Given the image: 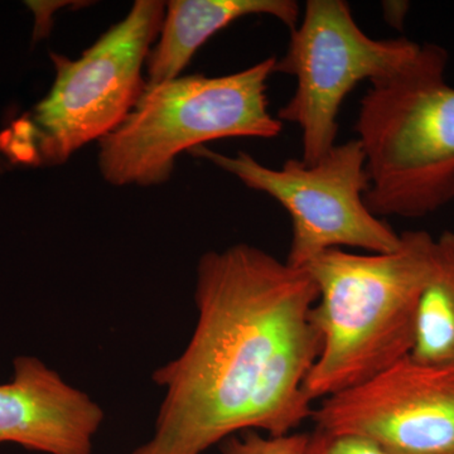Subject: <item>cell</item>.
Wrapping results in <instances>:
<instances>
[{
	"mask_svg": "<svg viewBox=\"0 0 454 454\" xmlns=\"http://www.w3.org/2000/svg\"><path fill=\"white\" fill-rule=\"evenodd\" d=\"M270 56L223 76L181 74L148 83L129 115L100 140L98 167L115 187H153L172 177L176 160L205 143L227 138H277L283 122L271 115Z\"/></svg>",
	"mask_w": 454,
	"mask_h": 454,
	"instance_id": "5",
	"label": "cell"
},
{
	"mask_svg": "<svg viewBox=\"0 0 454 454\" xmlns=\"http://www.w3.org/2000/svg\"><path fill=\"white\" fill-rule=\"evenodd\" d=\"M309 434L262 435L247 432L223 443V454H306Z\"/></svg>",
	"mask_w": 454,
	"mask_h": 454,
	"instance_id": "12",
	"label": "cell"
},
{
	"mask_svg": "<svg viewBox=\"0 0 454 454\" xmlns=\"http://www.w3.org/2000/svg\"><path fill=\"white\" fill-rule=\"evenodd\" d=\"M317 298L306 268L253 245L203 254L195 330L152 375L162 404L131 454H205L238 433L289 434L312 418L304 387L321 349Z\"/></svg>",
	"mask_w": 454,
	"mask_h": 454,
	"instance_id": "1",
	"label": "cell"
},
{
	"mask_svg": "<svg viewBox=\"0 0 454 454\" xmlns=\"http://www.w3.org/2000/svg\"><path fill=\"white\" fill-rule=\"evenodd\" d=\"M103 408L47 366L18 356L13 379L0 384V444L43 454H92Z\"/></svg>",
	"mask_w": 454,
	"mask_h": 454,
	"instance_id": "9",
	"label": "cell"
},
{
	"mask_svg": "<svg viewBox=\"0 0 454 454\" xmlns=\"http://www.w3.org/2000/svg\"><path fill=\"white\" fill-rule=\"evenodd\" d=\"M249 16L274 17L291 29L298 26L300 4L294 0H172L160 35L146 61V82L181 76L197 51L212 35Z\"/></svg>",
	"mask_w": 454,
	"mask_h": 454,
	"instance_id": "10",
	"label": "cell"
},
{
	"mask_svg": "<svg viewBox=\"0 0 454 454\" xmlns=\"http://www.w3.org/2000/svg\"><path fill=\"white\" fill-rule=\"evenodd\" d=\"M190 154L215 164L286 208L292 221L286 262L293 267L304 268L331 249L389 253L402 241L387 221L367 207L369 178L357 139L334 145L316 163L292 158L282 168H269L247 152L226 155L202 145Z\"/></svg>",
	"mask_w": 454,
	"mask_h": 454,
	"instance_id": "6",
	"label": "cell"
},
{
	"mask_svg": "<svg viewBox=\"0 0 454 454\" xmlns=\"http://www.w3.org/2000/svg\"><path fill=\"white\" fill-rule=\"evenodd\" d=\"M411 357L454 366V232L435 238L426 286L418 306Z\"/></svg>",
	"mask_w": 454,
	"mask_h": 454,
	"instance_id": "11",
	"label": "cell"
},
{
	"mask_svg": "<svg viewBox=\"0 0 454 454\" xmlns=\"http://www.w3.org/2000/svg\"><path fill=\"white\" fill-rule=\"evenodd\" d=\"M422 44L405 38L373 40L343 0H309L276 74H292L297 89L277 118L301 133V158L316 163L336 145L343 101L358 83L389 79L417 59Z\"/></svg>",
	"mask_w": 454,
	"mask_h": 454,
	"instance_id": "7",
	"label": "cell"
},
{
	"mask_svg": "<svg viewBox=\"0 0 454 454\" xmlns=\"http://www.w3.org/2000/svg\"><path fill=\"white\" fill-rule=\"evenodd\" d=\"M316 428L356 435L389 454H454V366L408 356L325 397Z\"/></svg>",
	"mask_w": 454,
	"mask_h": 454,
	"instance_id": "8",
	"label": "cell"
},
{
	"mask_svg": "<svg viewBox=\"0 0 454 454\" xmlns=\"http://www.w3.org/2000/svg\"><path fill=\"white\" fill-rule=\"evenodd\" d=\"M448 53L422 44L408 67L372 82L355 130L365 154L367 207L380 219H420L454 200V88Z\"/></svg>",
	"mask_w": 454,
	"mask_h": 454,
	"instance_id": "3",
	"label": "cell"
},
{
	"mask_svg": "<svg viewBox=\"0 0 454 454\" xmlns=\"http://www.w3.org/2000/svg\"><path fill=\"white\" fill-rule=\"evenodd\" d=\"M306 454H389L380 447L356 437L316 428L309 434Z\"/></svg>",
	"mask_w": 454,
	"mask_h": 454,
	"instance_id": "13",
	"label": "cell"
},
{
	"mask_svg": "<svg viewBox=\"0 0 454 454\" xmlns=\"http://www.w3.org/2000/svg\"><path fill=\"white\" fill-rule=\"evenodd\" d=\"M400 238L393 252L331 249L304 267L318 289L313 316L321 340L304 387L310 402L369 380L411 356L435 238L427 231Z\"/></svg>",
	"mask_w": 454,
	"mask_h": 454,
	"instance_id": "2",
	"label": "cell"
},
{
	"mask_svg": "<svg viewBox=\"0 0 454 454\" xmlns=\"http://www.w3.org/2000/svg\"><path fill=\"white\" fill-rule=\"evenodd\" d=\"M164 13V2L137 0L79 59L51 53L52 88L0 133V154L13 166L51 168L113 133L145 91Z\"/></svg>",
	"mask_w": 454,
	"mask_h": 454,
	"instance_id": "4",
	"label": "cell"
}]
</instances>
